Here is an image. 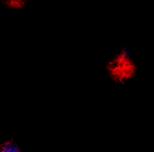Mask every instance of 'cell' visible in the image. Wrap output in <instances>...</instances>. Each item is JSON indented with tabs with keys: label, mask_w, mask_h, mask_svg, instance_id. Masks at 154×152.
Listing matches in <instances>:
<instances>
[{
	"label": "cell",
	"mask_w": 154,
	"mask_h": 152,
	"mask_svg": "<svg viewBox=\"0 0 154 152\" xmlns=\"http://www.w3.org/2000/svg\"><path fill=\"white\" fill-rule=\"evenodd\" d=\"M108 78L115 84L125 85L138 75L139 67L134 57L125 49L114 53L106 64Z\"/></svg>",
	"instance_id": "cell-1"
},
{
	"label": "cell",
	"mask_w": 154,
	"mask_h": 152,
	"mask_svg": "<svg viewBox=\"0 0 154 152\" xmlns=\"http://www.w3.org/2000/svg\"><path fill=\"white\" fill-rule=\"evenodd\" d=\"M0 150L3 152H15V151L17 152L19 151V147L13 141H8V142H5L3 145H1Z\"/></svg>",
	"instance_id": "cell-2"
}]
</instances>
